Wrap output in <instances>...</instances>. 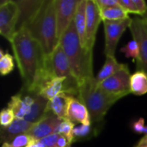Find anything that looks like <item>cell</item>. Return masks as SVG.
Listing matches in <instances>:
<instances>
[{
    "label": "cell",
    "mask_w": 147,
    "mask_h": 147,
    "mask_svg": "<svg viewBox=\"0 0 147 147\" xmlns=\"http://www.w3.org/2000/svg\"><path fill=\"white\" fill-rule=\"evenodd\" d=\"M10 44L22 81V90L38 94L42 84L54 78L49 57L45 55L39 41L25 27L16 31Z\"/></svg>",
    "instance_id": "6da1fadb"
},
{
    "label": "cell",
    "mask_w": 147,
    "mask_h": 147,
    "mask_svg": "<svg viewBox=\"0 0 147 147\" xmlns=\"http://www.w3.org/2000/svg\"><path fill=\"white\" fill-rule=\"evenodd\" d=\"M59 43L64 49L78 86L95 78L93 75V52L88 51L81 46L73 22Z\"/></svg>",
    "instance_id": "7a4b0ae2"
},
{
    "label": "cell",
    "mask_w": 147,
    "mask_h": 147,
    "mask_svg": "<svg viewBox=\"0 0 147 147\" xmlns=\"http://www.w3.org/2000/svg\"><path fill=\"white\" fill-rule=\"evenodd\" d=\"M25 28L39 41L45 55L49 57L59 45L55 0H44L39 11Z\"/></svg>",
    "instance_id": "3957f363"
},
{
    "label": "cell",
    "mask_w": 147,
    "mask_h": 147,
    "mask_svg": "<svg viewBox=\"0 0 147 147\" xmlns=\"http://www.w3.org/2000/svg\"><path fill=\"white\" fill-rule=\"evenodd\" d=\"M78 97L87 107L93 124L101 123L109 109L120 100L103 91L95 78L79 86Z\"/></svg>",
    "instance_id": "277c9868"
},
{
    "label": "cell",
    "mask_w": 147,
    "mask_h": 147,
    "mask_svg": "<svg viewBox=\"0 0 147 147\" xmlns=\"http://www.w3.org/2000/svg\"><path fill=\"white\" fill-rule=\"evenodd\" d=\"M19 7L16 1L3 0L0 3V34L11 43L16 33L19 19Z\"/></svg>",
    "instance_id": "5b68a950"
},
{
    "label": "cell",
    "mask_w": 147,
    "mask_h": 147,
    "mask_svg": "<svg viewBox=\"0 0 147 147\" xmlns=\"http://www.w3.org/2000/svg\"><path fill=\"white\" fill-rule=\"evenodd\" d=\"M130 78L128 65L124 64L121 69H120L113 76L103 81L99 84V87L108 94L121 99L128 94L130 91Z\"/></svg>",
    "instance_id": "8992f818"
},
{
    "label": "cell",
    "mask_w": 147,
    "mask_h": 147,
    "mask_svg": "<svg viewBox=\"0 0 147 147\" xmlns=\"http://www.w3.org/2000/svg\"><path fill=\"white\" fill-rule=\"evenodd\" d=\"M133 39L135 40L140 47V58L137 62L138 71L147 74V24L143 17L135 16L132 18L129 26Z\"/></svg>",
    "instance_id": "52a82bcc"
},
{
    "label": "cell",
    "mask_w": 147,
    "mask_h": 147,
    "mask_svg": "<svg viewBox=\"0 0 147 147\" xmlns=\"http://www.w3.org/2000/svg\"><path fill=\"white\" fill-rule=\"evenodd\" d=\"M49 64L52 73L54 77L66 78L71 87L78 90H79L78 84L71 72L68 59L59 43L56 47L53 53L49 56Z\"/></svg>",
    "instance_id": "ba28073f"
},
{
    "label": "cell",
    "mask_w": 147,
    "mask_h": 147,
    "mask_svg": "<svg viewBox=\"0 0 147 147\" xmlns=\"http://www.w3.org/2000/svg\"><path fill=\"white\" fill-rule=\"evenodd\" d=\"M80 0H55L57 37L59 40L72 23Z\"/></svg>",
    "instance_id": "9c48e42d"
},
{
    "label": "cell",
    "mask_w": 147,
    "mask_h": 147,
    "mask_svg": "<svg viewBox=\"0 0 147 147\" xmlns=\"http://www.w3.org/2000/svg\"><path fill=\"white\" fill-rule=\"evenodd\" d=\"M131 22V17L116 22H103L105 32V56H115L118 42L126 29L129 28Z\"/></svg>",
    "instance_id": "30bf717a"
},
{
    "label": "cell",
    "mask_w": 147,
    "mask_h": 147,
    "mask_svg": "<svg viewBox=\"0 0 147 147\" xmlns=\"http://www.w3.org/2000/svg\"><path fill=\"white\" fill-rule=\"evenodd\" d=\"M100 9L96 0H87L86 4V50L93 52L96 32L102 22Z\"/></svg>",
    "instance_id": "8fae6325"
},
{
    "label": "cell",
    "mask_w": 147,
    "mask_h": 147,
    "mask_svg": "<svg viewBox=\"0 0 147 147\" xmlns=\"http://www.w3.org/2000/svg\"><path fill=\"white\" fill-rule=\"evenodd\" d=\"M61 120L48 111L47 114L38 122L34 123L30 131L28 133L33 140H40L47 136L57 134V130L61 123Z\"/></svg>",
    "instance_id": "7c38bea8"
},
{
    "label": "cell",
    "mask_w": 147,
    "mask_h": 147,
    "mask_svg": "<svg viewBox=\"0 0 147 147\" xmlns=\"http://www.w3.org/2000/svg\"><path fill=\"white\" fill-rule=\"evenodd\" d=\"M66 119L74 124L79 123L84 126L92 125L91 116L87 107L77 96H72L70 101Z\"/></svg>",
    "instance_id": "4fadbf2b"
},
{
    "label": "cell",
    "mask_w": 147,
    "mask_h": 147,
    "mask_svg": "<svg viewBox=\"0 0 147 147\" xmlns=\"http://www.w3.org/2000/svg\"><path fill=\"white\" fill-rule=\"evenodd\" d=\"M43 2H44V0H34V1L20 0V1H16V3L18 4L19 10H20L16 31L18 29L28 25V23L34 18V16L39 11Z\"/></svg>",
    "instance_id": "5bb4252c"
},
{
    "label": "cell",
    "mask_w": 147,
    "mask_h": 147,
    "mask_svg": "<svg viewBox=\"0 0 147 147\" xmlns=\"http://www.w3.org/2000/svg\"><path fill=\"white\" fill-rule=\"evenodd\" d=\"M33 126H34V124H32L25 120L16 119L15 121L8 127H5V128L1 127L0 138H1L2 144L13 140L14 138H16L21 134H28Z\"/></svg>",
    "instance_id": "9a60e30c"
},
{
    "label": "cell",
    "mask_w": 147,
    "mask_h": 147,
    "mask_svg": "<svg viewBox=\"0 0 147 147\" xmlns=\"http://www.w3.org/2000/svg\"><path fill=\"white\" fill-rule=\"evenodd\" d=\"M73 96L67 93H61L48 101V111L52 112L61 121L66 120L67 110L70 101Z\"/></svg>",
    "instance_id": "2e32d148"
},
{
    "label": "cell",
    "mask_w": 147,
    "mask_h": 147,
    "mask_svg": "<svg viewBox=\"0 0 147 147\" xmlns=\"http://www.w3.org/2000/svg\"><path fill=\"white\" fill-rule=\"evenodd\" d=\"M86 4L87 0H80L73 20L81 46L86 49Z\"/></svg>",
    "instance_id": "e0dca14e"
},
{
    "label": "cell",
    "mask_w": 147,
    "mask_h": 147,
    "mask_svg": "<svg viewBox=\"0 0 147 147\" xmlns=\"http://www.w3.org/2000/svg\"><path fill=\"white\" fill-rule=\"evenodd\" d=\"M48 112V101L38 94H34V102L25 121L34 124L41 120Z\"/></svg>",
    "instance_id": "ac0fdd59"
},
{
    "label": "cell",
    "mask_w": 147,
    "mask_h": 147,
    "mask_svg": "<svg viewBox=\"0 0 147 147\" xmlns=\"http://www.w3.org/2000/svg\"><path fill=\"white\" fill-rule=\"evenodd\" d=\"M124 64H121L117 61L115 56H106L105 59V63L96 77H95L96 81L98 84L113 76L115 73H116L121 67L123 66Z\"/></svg>",
    "instance_id": "d6986e66"
},
{
    "label": "cell",
    "mask_w": 147,
    "mask_h": 147,
    "mask_svg": "<svg viewBox=\"0 0 147 147\" xmlns=\"http://www.w3.org/2000/svg\"><path fill=\"white\" fill-rule=\"evenodd\" d=\"M130 91L132 94L140 96L147 93V74L137 71L130 78Z\"/></svg>",
    "instance_id": "ffe728a7"
},
{
    "label": "cell",
    "mask_w": 147,
    "mask_h": 147,
    "mask_svg": "<svg viewBox=\"0 0 147 147\" xmlns=\"http://www.w3.org/2000/svg\"><path fill=\"white\" fill-rule=\"evenodd\" d=\"M100 13L102 22H116L130 17L128 13L121 5L100 9Z\"/></svg>",
    "instance_id": "44dd1931"
},
{
    "label": "cell",
    "mask_w": 147,
    "mask_h": 147,
    "mask_svg": "<svg viewBox=\"0 0 147 147\" xmlns=\"http://www.w3.org/2000/svg\"><path fill=\"white\" fill-rule=\"evenodd\" d=\"M119 4L128 14L139 15L141 17L147 9V4L144 0H119Z\"/></svg>",
    "instance_id": "7402d4cb"
},
{
    "label": "cell",
    "mask_w": 147,
    "mask_h": 147,
    "mask_svg": "<svg viewBox=\"0 0 147 147\" xmlns=\"http://www.w3.org/2000/svg\"><path fill=\"white\" fill-rule=\"evenodd\" d=\"M15 68L14 58L8 52L0 50V73L2 76L9 74Z\"/></svg>",
    "instance_id": "603a6c76"
},
{
    "label": "cell",
    "mask_w": 147,
    "mask_h": 147,
    "mask_svg": "<svg viewBox=\"0 0 147 147\" xmlns=\"http://www.w3.org/2000/svg\"><path fill=\"white\" fill-rule=\"evenodd\" d=\"M74 128H75V124L66 119V120H64L61 121V123L57 130V134L65 136L67 139L70 145H72V143L75 141L74 133H73Z\"/></svg>",
    "instance_id": "cb8c5ba5"
},
{
    "label": "cell",
    "mask_w": 147,
    "mask_h": 147,
    "mask_svg": "<svg viewBox=\"0 0 147 147\" xmlns=\"http://www.w3.org/2000/svg\"><path fill=\"white\" fill-rule=\"evenodd\" d=\"M121 53H124L127 58L133 59L134 60H138L140 58V47L135 40H130L125 47L121 49Z\"/></svg>",
    "instance_id": "d4e9b609"
},
{
    "label": "cell",
    "mask_w": 147,
    "mask_h": 147,
    "mask_svg": "<svg viewBox=\"0 0 147 147\" xmlns=\"http://www.w3.org/2000/svg\"><path fill=\"white\" fill-rule=\"evenodd\" d=\"M33 139L28 134H21L13 140L2 144V147H25Z\"/></svg>",
    "instance_id": "484cf974"
},
{
    "label": "cell",
    "mask_w": 147,
    "mask_h": 147,
    "mask_svg": "<svg viewBox=\"0 0 147 147\" xmlns=\"http://www.w3.org/2000/svg\"><path fill=\"white\" fill-rule=\"evenodd\" d=\"M16 115L14 114V112L9 109V108H6L3 109L1 111L0 114V125L2 127L5 128L8 127L9 126H10L16 120Z\"/></svg>",
    "instance_id": "4316f807"
},
{
    "label": "cell",
    "mask_w": 147,
    "mask_h": 147,
    "mask_svg": "<svg viewBox=\"0 0 147 147\" xmlns=\"http://www.w3.org/2000/svg\"><path fill=\"white\" fill-rule=\"evenodd\" d=\"M92 132V127L91 126H84L80 125L78 127H75L74 128V138L75 140H83L84 138L89 137V135Z\"/></svg>",
    "instance_id": "83f0119b"
},
{
    "label": "cell",
    "mask_w": 147,
    "mask_h": 147,
    "mask_svg": "<svg viewBox=\"0 0 147 147\" xmlns=\"http://www.w3.org/2000/svg\"><path fill=\"white\" fill-rule=\"evenodd\" d=\"M59 134H53L40 140L39 141L41 144L42 147H55L57 141L59 140Z\"/></svg>",
    "instance_id": "f1b7e54d"
},
{
    "label": "cell",
    "mask_w": 147,
    "mask_h": 147,
    "mask_svg": "<svg viewBox=\"0 0 147 147\" xmlns=\"http://www.w3.org/2000/svg\"><path fill=\"white\" fill-rule=\"evenodd\" d=\"M96 4L98 5L100 9H103L120 5L119 0H96Z\"/></svg>",
    "instance_id": "f546056e"
},
{
    "label": "cell",
    "mask_w": 147,
    "mask_h": 147,
    "mask_svg": "<svg viewBox=\"0 0 147 147\" xmlns=\"http://www.w3.org/2000/svg\"><path fill=\"white\" fill-rule=\"evenodd\" d=\"M147 126L145 125V120L144 118H140L137 121H135L133 126H132V128L134 130V132L137 133V134H145V130H146V127Z\"/></svg>",
    "instance_id": "4dcf8cb0"
},
{
    "label": "cell",
    "mask_w": 147,
    "mask_h": 147,
    "mask_svg": "<svg viewBox=\"0 0 147 147\" xmlns=\"http://www.w3.org/2000/svg\"><path fill=\"white\" fill-rule=\"evenodd\" d=\"M71 145H70V143L68 142L67 139L63 136V135H60L59 134V140L57 141V144H56V146L55 147H71Z\"/></svg>",
    "instance_id": "1f68e13d"
},
{
    "label": "cell",
    "mask_w": 147,
    "mask_h": 147,
    "mask_svg": "<svg viewBox=\"0 0 147 147\" xmlns=\"http://www.w3.org/2000/svg\"><path fill=\"white\" fill-rule=\"evenodd\" d=\"M134 147H147V136H144Z\"/></svg>",
    "instance_id": "d6a6232c"
},
{
    "label": "cell",
    "mask_w": 147,
    "mask_h": 147,
    "mask_svg": "<svg viewBox=\"0 0 147 147\" xmlns=\"http://www.w3.org/2000/svg\"><path fill=\"white\" fill-rule=\"evenodd\" d=\"M25 147H42V146H41V144L40 143L39 140H33L32 141H30Z\"/></svg>",
    "instance_id": "836d02e7"
},
{
    "label": "cell",
    "mask_w": 147,
    "mask_h": 147,
    "mask_svg": "<svg viewBox=\"0 0 147 147\" xmlns=\"http://www.w3.org/2000/svg\"><path fill=\"white\" fill-rule=\"evenodd\" d=\"M142 17H143V19L146 21V24H147V9H146V13H145V15H144Z\"/></svg>",
    "instance_id": "e575fe53"
}]
</instances>
